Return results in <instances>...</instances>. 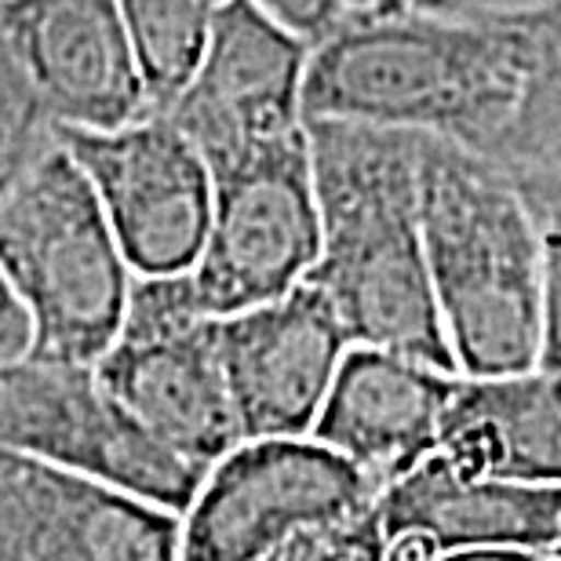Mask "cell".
<instances>
[{
    "label": "cell",
    "mask_w": 561,
    "mask_h": 561,
    "mask_svg": "<svg viewBox=\"0 0 561 561\" xmlns=\"http://www.w3.org/2000/svg\"><path fill=\"white\" fill-rule=\"evenodd\" d=\"M420 131L307 121L321 252L307 285L332 302L354 346H379L456 373L426 274Z\"/></svg>",
    "instance_id": "obj_1"
},
{
    "label": "cell",
    "mask_w": 561,
    "mask_h": 561,
    "mask_svg": "<svg viewBox=\"0 0 561 561\" xmlns=\"http://www.w3.org/2000/svg\"><path fill=\"white\" fill-rule=\"evenodd\" d=\"M525 62L522 19H343L310 48L302 121L420 131L492 157L518 110Z\"/></svg>",
    "instance_id": "obj_2"
},
{
    "label": "cell",
    "mask_w": 561,
    "mask_h": 561,
    "mask_svg": "<svg viewBox=\"0 0 561 561\" xmlns=\"http://www.w3.org/2000/svg\"><path fill=\"white\" fill-rule=\"evenodd\" d=\"M420 222L437 318L459 376L540 368V241L507 168L426 136Z\"/></svg>",
    "instance_id": "obj_3"
},
{
    "label": "cell",
    "mask_w": 561,
    "mask_h": 561,
    "mask_svg": "<svg viewBox=\"0 0 561 561\" xmlns=\"http://www.w3.org/2000/svg\"><path fill=\"white\" fill-rule=\"evenodd\" d=\"M0 266L30 310V357L95 368L117 340L136 274L59 139L0 194Z\"/></svg>",
    "instance_id": "obj_4"
},
{
    "label": "cell",
    "mask_w": 561,
    "mask_h": 561,
    "mask_svg": "<svg viewBox=\"0 0 561 561\" xmlns=\"http://www.w3.org/2000/svg\"><path fill=\"white\" fill-rule=\"evenodd\" d=\"M211 216L190 288L208 318H230L302 285L321 252L307 121L285 136L205 157Z\"/></svg>",
    "instance_id": "obj_5"
},
{
    "label": "cell",
    "mask_w": 561,
    "mask_h": 561,
    "mask_svg": "<svg viewBox=\"0 0 561 561\" xmlns=\"http://www.w3.org/2000/svg\"><path fill=\"white\" fill-rule=\"evenodd\" d=\"M216 321L186 274L136 277L117 340L95 362L99 387L131 420L205 470L241 445Z\"/></svg>",
    "instance_id": "obj_6"
},
{
    "label": "cell",
    "mask_w": 561,
    "mask_h": 561,
    "mask_svg": "<svg viewBox=\"0 0 561 561\" xmlns=\"http://www.w3.org/2000/svg\"><path fill=\"white\" fill-rule=\"evenodd\" d=\"M0 448L106 481L179 518L208 474L131 420L95 368L37 357L0 365Z\"/></svg>",
    "instance_id": "obj_7"
},
{
    "label": "cell",
    "mask_w": 561,
    "mask_h": 561,
    "mask_svg": "<svg viewBox=\"0 0 561 561\" xmlns=\"http://www.w3.org/2000/svg\"><path fill=\"white\" fill-rule=\"evenodd\" d=\"M379 492L313 437L241 442L208 467L186 507L179 561H263L299 533L373 507Z\"/></svg>",
    "instance_id": "obj_8"
},
{
    "label": "cell",
    "mask_w": 561,
    "mask_h": 561,
    "mask_svg": "<svg viewBox=\"0 0 561 561\" xmlns=\"http://www.w3.org/2000/svg\"><path fill=\"white\" fill-rule=\"evenodd\" d=\"M55 139L92 183L131 274L194 271L211 216V175L172 121L146 114L106 131L55 125Z\"/></svg>",
    "instance_id": "obj_9"
},
{
    "label": "cell",
    "mask_w": 561,
    "mask_h": 561,
    "mask_svg": "<svg viewBox=\"0 0 561 561\" xmlns=\"http://www.w3.org/2000/svg\"><path fill=\"white\" fill-rule=\"evenodd\" d=\"M216 343L241 442L310 437L351 335L313 285L216 321Z\"/></svg>",
    "instance_id": "obj_10"
},
{
    "label": "cell",
    "mask_w": 561,
    "mask_h": 561,
    "mask_svg": "<svg viewBox=\"0 0 561 561\" xmlns=\"http://www.w3.org/2000/svg\"><path fill=\"white\" fill-rule=\"evenodd\" d=\"M183 518L0 448V561H179Z\"/></svg>",
    "instance_id": "obj_11"
},
{
    "label": "cell",
    "mask_w": 561,
    "mask_h": 561,
    "mask_svg": "<svg viewBox=\"0 0 561 561\" xmlns=\"http://www.w3.org/2000/svg\"><path fill=\"white\" fill-rule=\"evenodd\" d=\"M310 44L280 30L249 0H227L205 55L164 117L201 150H233L302 128Z\"/></svg>",
    "instance_id": "obj_12"
},
{
    "label": "cell",
    "mask_w": 561,
    "mask_h": 561,
    "mask_svg": "<svg viewBox=\"0 0 561 561\" xmlns=\"http://www.w3.org/2000/svg\"><path fill=\"white\" fill-rule=\"evenodd\" d=\"M0 33L59 128L106 131L150 114L121 0H8Z\"/></svg>",
    "instance_id": "obj_13"
},
{
    "label": "cell",
    "mask_w": 561,
    "mask_h": 561,
    "mask_svg": "<svg viewBox=\"0 0 561 561\" xmlns=\"http://www.w3.org/2000/svg\"><path fill=\"white\" fill-rule=\"evenodd\" d=\"M453 383L456 373L416 357L351 346L310 437L387 489L437 453Z\"/></svg>",
    "instance_id": "obj_14"
},
{
    "label": "cell",
    "mask_w": 561,
    "mask_h": 561,
    "mask_svg": "<svg viewBox=\"0 0 561 561\" xmlns=\"http://www.w3.org/2000/svg\"><path fill=\"white\" fill-rule=\"evenodd\" d=\"M434 456L463 478L561 489V373L456 376Z\"/></svg>",
    "instance_id": "obj_15"
},
{
    "label": "cell",
    "mask_w": 561,
    "mask_h": 561,
    "mask_svg": "<svg viewBox=\"0 0 561 561\" xmlns=\"http://www.w3.org/2000/svg\"><path fill=\"white\" fill-rule=\"evenodd\" d=\"M387 540L426 536L437 554L467 547H518L547 554L561 522V489L463 478L442 456L390 481L376 500Z\"/></svg>",
    "instance_id": "obj_16"
},
{
    "label": "cell",
    "mask_w": 561,
    "mask_h": 561,
    "mask_svg": "<svg viewBox=\"0 0 561 561\" xmlns=\"http://www.w3.org/2000/svg\"><path fill=\"white\" fill-rule=\"evenodd\" d=\"M522 26L529 37L522 99L489 161L507 172H561V0Z\"/></svg>",
    "instance_id": "obj_17"
},
{
    "label": "cell",
    "mask_w": 561,
    "mask_h": 561,
    "mask_svg": "<svg viewBox=\"0 0 561 561\" xmlns=\"http://www.w3.org/2000/svg\"><path fill=\"white\" fill-rule=\"evenodd\" d=\"M222 4L227 0H121L150 114H164L186 88Z\"/></svg>",
    "instance_id": "obj_18"
},
{
    "label": "cell",
    "mask_w": 561,
    "mask_h": 561,
    "mask_svg": "<svg viewBox=\"0 0 561 561\" xmlns=\"http://www.w3.org/2000/svg\"><path fill=\"white\" fill-rule=\"evenodd\" d=\"M55 142V121L26 66L0 33V194L26 175Z\"/></svg>",
    "instance_id": "obj_19"
},
{
    "label": "cell",
    "mask_w": 561,
    "mask_h": 561,
    "mask_svg": "<svg viewBox=\"0 0 561 561\" xmlns=\"http://www.w3.org/2000/svg\"><path fill=\"white\" fill-rule=\"evenodd\" d=\"M540 241L543 368L561 373V172H511Z\"/></svg>",
    "instance_id": "obj_20"
},
{
    "label": "cell",
    "mask_w": 561,
    "mask_h": 561,
    "mask_svg": "<svg viewBox=\"0 0 561 561\" xmlns=\"http://www.w3.org/2000/svg\"><path fill=\"white\" fill-rule=\"evenodd\" d=\"M383 554H387V533L373 503V507L357 511L343 522L299 533L296 540L277 547L263 561H383Z\"/></svg>",
    "instance_id": "obj_21"
},
{
    "label": "cell",
    "mask_w": 561,
    "mask_h": 561,
    "mask_svg": "<svg viewBox=\"0 0 561 561\" xmlns=\"http://www.w3.org/2000/svg\"><path fill=\"white\" fill-rule=\"evenodd\" d=\"M554 0H346V19H448L514 22L551 8Z\"/></svg>",
    "instance_id": "obj_22"
},
{
    "label": "cell",
    "mask_w": 561,
    "mask_h": 561,
    "mask_svg": "<svg viewBox=\"0 0 561 561\" xmlns=\"http://www.w3.org/2000/svg\"><path fill=\"white\" fill-rule=\"evenodd\" d=\"M266 19L288 30L291 37L307 41L310 48L324 41L346 19V0H249Z\"/></svg>",
    "instance_id": "obj_23"
},
{
    "label": "cell",
    "mask_w": 561,
    "mask_h": 561,
    "mask_svg": "<svg viewBox=\"0 0 561 561\" xmlns=\"http://www.w3.org/2000/svg\"><path fill=\"white\" fill-rule=\"evenodd\" d=\"M33 351V321L0 266V365H15Z\"/></svg>",
    "instance_id": "obj_24"
},
{
    "label": "cell",
    "mask_w": 561,
    "mask_h": 561,
    "mask_svg": "<svg viewBox=\"0 0 561 561\" xmlns=\"http://www.w3.org/2000/svg\"><path fill=\"white\" fill-rule=\"evenodd\" d=\"M437 558V547L426 540V536H394L387 540V554L383 561H434Z\"/></svg>",
    "instance_id": "obj_25"
},
{
    "label": "cell",
    "mask_w": 561,
    "mask_h": 561,
    "mask_svg": "<svg viewBox=\"0 0 561 561\" xmlns=\"http://www.w3.org/2000/svg\"><path fill=\"white\" fill-rule=\"evenodd\" d=\"M540 554L518 551V547H467V551L437 554L434 561H536Z\"/></svg>",
    "instance_id": "obj_26"
},
{
    "label": "cell",
    "mask_w": 561,
    "mask_h": 561,
    "mask_svg": "<svg viewBox=\"0 0 561 561\" xmlns=\"http://www.w3.org/2000/svg\"><path fill=\"white\" fill-rule=\"evenodd\" d=\"M547 554H551V558H561V522H558V536H554V547H551V551H547Z\"/></svg>",
    "instance_id": "obj_27"
},
{
    "label": "cell",
    "mask_w": 561,
    "mask_h": 561,
    "mask_svg": "<svg viewBox=\"0 0 561 561\" xmlns=\"http://www.w3.org/2000/svg\"><path fill=\"white\" fill-rule=\"evenodd\" d=\"M536 561H561V558H551V554H540V558H536Z\"/></svg>",
    "instance_id": "obj_28"
},
{
    "label": "cell",
    "mask_w": 561,
    "mask_h": 561,
    "mask_svg": "<svg viewBox=\"0 0 561 561\" xmlns=\"http://www.w3.org/2000/svg\"><path fill=\"white\" fill-rule=\"evenodd\" d=\"M4 4H8V0H0V8H4Z\"/></svg>",
    "instance_id": "obj_29"
}]
</instances>
